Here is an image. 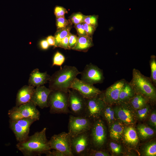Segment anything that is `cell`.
Masks as SVG:
<instances>
[{
	"label": "cell",
	"mask_w": 156,
	"mask_h": 156,
	"mask_svg": "<svg viewBox=\"0 0 156 156\" xmlns=\"http://www.w3.org/2000/svg\"><path fill=\"white\" fill-rule=\"evenodd\" d=\"M70 89L77 90L86 99L96 97L102 92L93 85L87 83L77 77L72 82Z\"/></svg>",
	"instance_id": "2e32d148"
},
{
	"label": "cell",
	"mask_w": 156,
	"mask_h": 156,
	"mask_svg": "<svg viewBox=\"0 0 156 156\" xmlns=\"http://www.w3.org/2000/svg\"><path fill=\"white\" fill-rule=\"evenodd\" d=\"M71 137L65 132L53 135L49 144L51 149L59 151L65 156H73L71 149Z\"/></svg>",
	"instance_id": "8992f818"
},
{
	"label": "cell",
	"mask_w": 156,
	"mask_h": 156,
	"mask_svg": "<svg viewBox=\"0 0 156 156\" xmlns=\"http://www.w3.org/2000/svg\"><path fill=\"white\" fill-rule=\"evenodd\" d=\"M151 70V80L154 85L156 86V57L154 55L151 56L149 61Z\"/></svg>",
	"instance_id": "83f0119b"
},
{
	"label": "cell",
	"mask_w": 156,
	"mask_h": 156,
	"mask_svg": "<svg viewBox=\"0 0 156 156\" xmlns=\"http://www.w3.org/2000/svg\"><path fill=\"white\" fill-rule=\"evenodd\" d=\"M87 35L92 38L93 35L96 29L88 24L83 23Z\"/></svg>",
	"instance_id": "60d3db41"
},
{
	"label": "cell",
	"mask_w": 156,
	"mask_h": 156,
	"mask_svg": "<svg viewBox=\"0 0 156 156\" xmlns=\"http://www.w3.org/2000/svg\"><path fill=\"white\" fill-rule=\"evenodd\" d=\"M81 73L74 66L65 65L61 67L50 76L49 88L51 91L68 92L72 82Z\"/></svg>",
	"instance_id": "7a4b0ae2"
},
{
	"label": "cell",
	"mask_w": 156,
	"mask_h": 156,
	"mask_svg": "<svg viewBox=\"0 0 156 156\" xmlns=\"http://www.w3.org/2000/svg\"><path fill=\"white\" fill-rule=\"evenodd\" d=\"M45 155L46 156H65L60 151L54 149L52 151H49Z\"/></svg>",
	"instance_id": "b9f144b4"
},
{
	"label": "cell",
	"mask_w": 156,
	"mask_h": 156,
	"mask_svg": "<svg viewBox=\"0 0 156 156\" xmlns=\"http://www.w3.org/2000/svg\"><path fill=\"white\" fill-rule=\"evenodd\" d=\"M103 121L100 118L94 121L89 131L91 145L100 148L105 144L106 139V130Z\"/></svg>",
	"instance_id": "8fae6325"
},
{
	"label": "cell",
	"mask_w": 156,
	"mask_h": 156,
	"mask_svg": "<svg viewBox=\"0 0 156 156\" xmlns=\"http://www.w3.org/2000/svg\"><path fill=\"white\" fill-rule=\"evenodd\" d=\"M109 146L112 151L113 153L119 154L121 152V147L118 144L113 142H111L110 143Z\"/></svg>",
	"instance_id": "ab89813d"
},
{
	"label": "cell",
	"mask_w": 156,
	"mask_h": 156,
	"mask_svg": "<svg viewBox=\"0 0 156 156\" xmlns=\"http://www.w3.org/2000/svg\"><path fill=\"white\" fill-rule=\"evenodd\" d=\"M46 128L35 132L25 141L18 142L17 148L24 156H36L46 154L51 149L46 135Z\"/></svg>",
	"instance_id": "6da1fadb"
},
{
	"label": "cell",
	"mask_w": 156,
	"mask_h": 156,
	"mask_svg": "<svg viewBox=\"0 0 156 156\" xmlns=\"http://www.w3.org/2000/svg\"><path fill=\"white\" fill-rule=\"evenodd\" d=\"M36 106L32 101L19 106H15L10 109L8 115L10 120H15L24 118L39 120L40 113Z\"/></svg>",
	"instance_id": "5b68a950"
},
{
	"label": "cell",
	"mask_w": 156,
	"mask_h": 156,
	"mask_svg": "<svg viewBox=\"0 0 156 156\" xmlns=\"http://www.w3.org/2000/svg\"><path fill=\"white\" fill-rule=\"evenodd\" d=\"M40 45L41 48L43 49H47L49 45L46 40H43L40 42Z\"/></svg>",
	"instance_id": "f6af8a7d"
},
{
	"label": "cell",
	"mask_w": 156,
	"mask_h": 156,
	"mask_svg": "<svg viewBox=\"0 0 156 156\" xmlns=\"http://www.w3.org/2000/svg\"><path fill=\"white\" fill-rule=\"evenodd\" d=\"M70 89L68 92V108L71 114L76 116H85L86 99L77 90Z\"/></svg>",
	"instance_id": "ba28073f"
},
{
	"label": "cell",
	"mask_w": 156,
	"mask_h": 156,
	"mask_svg": "<svg viewBox=\"0 0 156 156\" xmlns=\"http://www.w3.org/2000/svg\"><path fill=\"white\" fill-rule=\"evenodd\" d=\"M110 136L112 140H118L122 138L124 126L121 122L116 121L111 124Z\"/></svg>",
	"instance_id": "603a6c76"
},
{
	"label": "cell",
	"mask_w": 156,
	"mask_h": 156,
	"mask_svg": "<svg viewBox=\"0 0 156 156\" xmlns=\"http://www.w3.org/2000/svg\"><path fill=\"white\" fill-rule=\"evenodd\" d=\"M71 23L69 20L66 19L64 17L56 18V25L57 29L66 27Z\"/></svg>",
	"instance_id": "836d02e7"
},
{
	"label": "cell",
	"mask_w": 156,
	"mask_h": 156,
	"mask_svg": "<svg viewBox=\"0 0 156 156\" xmlns=\"http://www.w3.org/2000/svg\"><path fill=\"white\" fill-rule=\"evenodd\" d=\"M98 17L99 16L98 15H86L83 23H86L96 29L98 26Z\"/></svg>",
	"instance_id": "f546056e"
},
{
	"label": "cell",
	"mask_w": 156,
	"mask_h": 156,
	"mask_svg": "<svg viewBox=\"0 0 156 156\" xmlns=\"http://www.w3.org/2000/svg\"><path fill=\"white\" fill-rule=\"evenodd\" d=\"M92 120L85 116L70 115L68 123V132L71 137L79 134L89 131L92 126Z\"/></svg>",
	"instance_id": "30bf717a"
},
{
	"label": "cell",
	"mask_w": 156,
	"mask_h": 156,
	"mask_svg": "<svg viewBox=\"0 0 156 156\" xmlns=\"http://www.w3.org/2000/svg\"><path fill=\"white\" fill-rule=\"evenodd\" d=\"M137 131L140 137L143 140L149 138L154 134L153 129L144 125H139L137 127Z\"/></svg>",
	"instance_id": "484cf974"
},
{
	"label": "cell",
	"mask_w": 156,
	"mask_h": 156,
	"mask_svg": "<svg viewBox=\"0 0 156 156\" xmlns=\"http://www.w3.org/2000/svg\"><path fill=\"white\" fill-rule=\"evenodd\" d=\"M113 108L116 118L126 125L135 123L136 116L129 103L120 102Z\"/></svg>",
	"instance_id": "7c38bea8"
},
{
	"label": "cell",
	"mask_w": 156,
	"mask_h": 156,
	"mask_svg": "<svg viewBox=\"0 0 156 156\" xmlns=\"http://www.w3.org/2000/svg\"><path fill=\"white\" fill-rule=\"evenodd\" d=\"M78 39V37L70 33L69 34L68 43L69 50L72 49L76 45Z\"/></svg>",
	"instance_id": "d590c367"
},
{
	"label": "cell",
	"mask_w": 156,
	"mask_h": 156,
	"mask_svg": "<svg viewBox=\"0 0 156 156\" xmlns=\"http://www.w3.org/2000/svg\"><path fill=\"white\" fill-rule=\"evenodd\" d=\"M101 116L103 117L109 125L116 121L115 112L111 105L106 104L102 112Z\"/></svg>",
	"instance_id": "d4e9b609"
},
{
	"label": "cell",
	"mask_w": 156,
	"mask_h": 156,
	"mask_svg": "<svg viewBox=\"0 0 156 156\" xmlns=\"http://www.w3.org/2000/svg\"><path fill=\"white\" fill-rule=\"evenodd\" d=\"M106 104L99 96L86 99L85 116L94 121L100 118Z\"/></svg>",
	"instance_id": "5bb4252c"
},
{
	"label": "cell",
	"mask_w": 156,
	"mask_h": 156,
	"mask_svg": "<svg viewBox=\"0 0 156 156\" xmlns=\"http://www.w3.org/2000/svg\"><path fill=\"white\" fill-rule=\"evenodd\" d=\"M94 45L92 38L88 36H79L77 42L72 50L86 52Z\"/></svg>",
	"instance_id": "44dd1931"
},
{
	"label": "cell",
	"mask_w": 156,
	"mask_h": 156,
	"mask_svg": "<svg viewBox=\"0 0 156 156\" xmlns=\"http://www.w3.org/2000/svg\"><path fill=\"white\" fill-rule=\"evenodd\" d=\"M69 34L67 36L62 39L56 45L55 47H60L65 49L69 50L68 43Z\"/></svg>",
	"instance_id": "74e56055"
},
{
	"label": "cell",
	"mask_w": 156,
	"mask_h": 156,
	"mask_svg": "<svg viewBox=\"0 0 156 156\" xmlns=\"http://www.w3.org/2000/svg\"><path fill=\"white\" fill-rule=\"evenodd\" d=\"M122 137L124 142L129 146L134 147L138 144L139 140L137 133L132 126L125 128Z\"/></svg>",
	"instance_id": "ffe728a7"
},
{
	"label": "cell",
	"mask_w": 156,
	"mask_h": 156,
	"mask_svg": "<svg viewBox=\"0 0 156 156\" xmlns=\"http://www.w3.org/2000/svg\"><path fill=\"white\" fill-rule=\"evenodd\" d=\"M144 153L145 156H156V144L155 142H152L147 145L144 148Z\"/></svg>",
	"instance_id": "1f68e13d"
},
{
	"label": "cell",
	"mask_w": 156,
	"mask_h": 156,
	"mask_svg": "<svg viewBox=\"0 0 156 156\" xmlns=\"http://www.w3.org/2000/svg\"><path fill=\"white\" fill-rule=\"evenodd\" d=\"M149 101L147 98L143 95L135 93L128 103L133 109L137 110L148 104V103Z\"/></svg>",
	"instance_id": "cb8c5ba5"
},
{
	"label": "cell",
	"mask_w": 156,
	"mask_h": 156,
	"mask_svg": "<svg viewBox=\"0 0 156 156\" xmlns=\"http://www.w3.org/2000/svg\"><path fill=\"white\" fill-rule=\"evenodd\" d=\"M74 27L79 36H88L86 32L83 23L75 25Z\"/></svg>",
	"instance_id": "8d00e7d4"
},
{
	"label": "cell",
	"mask_w": 156,
	"mask_h": 156,
	"mask_svg": "<svg viewBox=\"0 0 156 156\" xmlns=\"http://www.w3.org/2000/svg\"><path fill=\"white\" fill-rule=\"evenodd\" d=\"M51 91L49 88L43 85L36 87L34 89L31 101L42 109L48 107V99Z\"/></svg>",
	"instance_id": "e0dca14e"
},
{
	"label": "cell",
	"mask_w": 156,
	"mask_h": 156,
	"mask_svg": "<svg viewBox=\"0 0 156 156\" xmlns=\"http://www.w3.org/2000/svg\"><path fill=\"white\" fill-rule=\"evenodd\" d=\"M135 93L129 83L126 81L120 92L118 103H128Z\"/></svg>",
	"instance_id": "7402d4cb"
},
{
	"label": "cell",
	"mask_w": 156,
	"mask_h": 156,
	"mask_svg": "<svg viewBox=\"0 0 156 156\" xmlns=\"http://www.w3.org/2000/svg\"><path fill=\"white\" fill-rule=\"evenodd\" d=\"M86 15L80 12L73 13L69 17V20L74 25L83 23Z\"/></svg>",
	"instance_id": "f1b7e54d"
},
{
	"label": "cell",
	"mask_w": 156,
	"mask_h": 156,
	"mask_svg": "<svg viewBox=\"0 0 156 156\" xmlns=\"http://www.w3.org/2000/svg\"><path fill=\"white\" fill-rule=\"evenodd\" d=\"M68 93L60 90L52 91L48 99L51 114L70 113L68 104Z\"/></svg>",
	"instance_id": "277c9868"
},
{
	"label": "cell",
	"mask_w": 156,
	"mask_h": 156,
	"mask_svg": "<svg viewBox=\"0 0 156 156\" xmlns=\"http://www.w3.org/2000/svg\"><path fill=\"white\" fill-rule=\"evenodd\" d=\"M126 81L122 79L115 82L99 95L106 104L112 105L118 103L120 92Z\"/></svg>",
	"instance_id": "9a60e30c"
},
{
	"label": "cell",
	"mask_w": 156,
	"mask_h": 156,
	"mask_svg": "<svg viewBox=\"0 0 156 156\" xmlns=\"http://www.w3.org/2000/svg\"><path fill=\"white\" fill-rule=\"evenodd\" d=\"M71 138V149L73 156H88L91 145L89 131Z\"/></svg>",
	"instance_id": "52a82bcc"
},
{
	"label": "cell",
	"mask_w": 156,
	"mask_h": 156,
	"mask_svg": "<svg viewBox=\"0 0 156 156\" xmlns=\"http://www.w3.org/2000/svg\"><path fill=\"white\" fill-rule=\"evenodd\" d=\"M81 74V80L93 85L102 83L104 79L103 70L91 63L86 66Z\"/></svg>",
	"instance_id": "4fadbf2b"
},
{
	"label": "cell",
	"mask_w": 156,
	"mask_h": 156,
	"mask_svg": "<svg viewBox=\"0 0 156 156\" xmlns=\"http://www.w3.org/2000/svg\"><path fill=\"white\" fill-rule=\"evenodd\" d=\"M50 77L46 72L41 73L38 68H36L31 73L28 83L34 87L42 86L49 81Z\"/></svg>",
	"instance_id": "d6986e66"
},
{
	"label": "cell",
	"mask_w": 156,
	"mask_h": 156,
	"mask_svg": "<svg viewBox=\"0 0 156 156\" xmlns=\"http://www.w3.org/2000/svg\"><path fill=\"white\" fill-rule=\"evenodd\" d=\"M65 58L61 53L57 52L55 54L53 60L52 66L54 65L60 66L65 61Z\"/></svg>",
	"instance_id": "d6a6232c"
},
{
	"label": "cell",
	"mask_w": 156,
	"mask_h": 156,
	"mask_svg": "<svg viewBox=\"0 0 156 156\" xmlns=\"http://www.w3.org/2000/svg\"><path fill=\"white\" fill-rule=\"evenodd\" d=\"M109 155L108 153L101 150H96L92 148L90 150L88 156H108Z\"/></svg>",
	"instance_id": "f35d334b"
},
{
	"label": "cell",
	"mask_w": 156,
	"mask_h": 156,
	"mask_svg": "<svg viewBox=\"0 0 156 156\" xmlns=\"http://www.w3.org/2000/svg\"><path fill=\"white\" fill-rule=\"evenodd\" d=\"M34 87L29 85H25L18 91L16 97V106H19L31 101Z\"/></svg>",
	"instance_id": "ac0fdd59"
},
{
	"label": "cell",
	"mask_w": 156,
	"mask_h": 156,
	"mask_svg": "<svg viewBox=\"0 0 156 156\" xmlns=\"http://www.w3.org/2000/svg\"><path fill=\"white\" fill-rule=\"evenodd\" d=\"M72 24L71 23L66 27L59 29L55 33L54 37L55 39V47L56 45L63 38L67 36L70 33V31L72 28Z\"/></svg>",
	"instance_id": "4316f807"
},
{
	"label": "cell",
	"mask_w": 156,
	"mask_h": 156,
	"mask_svg": "<svg viewBox=\"0 0 156 156\" xmlns=\"http://www.w3.org/2000/svg\"><path fill=\"white\" fill-rule=\"evenodd\" d=\"M49 45L54 46L55 44V39L54 36H48L47 40Z\"/></svg>",
	"instance_id": "ee69618b"
},
{
	"label": "cell",
	"mask_w": 156,
	"mask_h": 156,
	"mask_svg": "<svg viewBox=\"0 0 156 156\" xmlns=\"http://www.w3.org/2000/svg\"><path fill=\"white\" fill-rule=\"evenodd\" d=\"M54 14L56 18L64 17L65 14L68 13L67 10L64 7L56 6L54 8Z\"/></svg>",
	"instance_id": "e575fe53"
},
{
	"label": "cell",
	"mask_w": 156,
	"mask_h": 156,
	"mask_svg": "<svg viewBox=\"0 0 156 156\" xmlns=\"http://www.w3.org/2000/svg\"><path fill=\"white\" fill-rule=\"evenodd\" d=\"M149 121L151 124L155 128L156 127V113L155 111L152 112L149 118Z\"/></svg>",
	"instance_id": "7bdbcfd3"
},
{
	"label": "cell",
	"mask_w": 156,
	"mask_h": 156,
	"mask_svg": "<svg viewBox=\"0 0 156 156\" xmlns=\"http://www.w3.org/2000/svg\"><path fill=\"white\" fill-rule=\"evenodd\" d=\"M129 83L135 93L143 95L149 101L155 100L156 86L149 77L144 75L139 70L135 68L133 69L132 78Z\"/></svg>",
	"instance_id": "3957f363"
},
{
	"label": "cell",
	"mask_w": 156,
	"mask_h": 156,
	"mask_svg": "<svg viewBox=\"0 0 156 156\" xmlns=\"http://www.w3.org/2000/svg\"><path fill=\"white\" fill-rule=\"evenodd\" d=\"M37 121L35 119L24 118L15 120H9L10 128L13 132L18 142L25 141L29 136L31 125Z\"/></svg>",
	"instance_id": "9c48e42d"
},
{
	"label": "cell",
	"mask_w": 156,
	"mask_h": 156,
	"mask_svg": "<svg viewBox=\"0 0 156 156\" xmlns=\"http://www.w3.org/2000/svg\"><path fill=\"white\" fill-rule=\"evenodd\" d=\"M136 117L139 120H142L145 119L150 110V108L148 104L136 110Z\"/></svg>",
	"instance_id": "4dcf8cb0"
}]
</instances>
